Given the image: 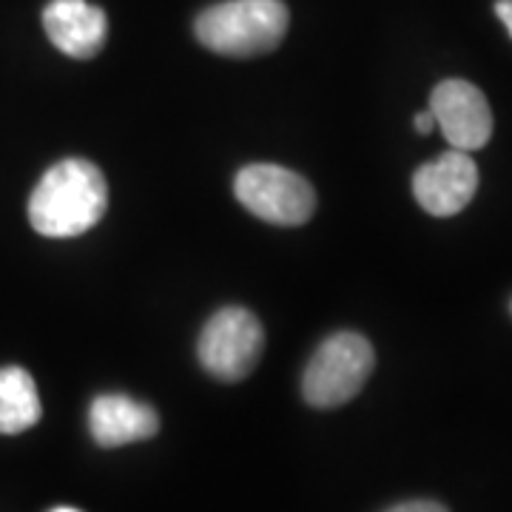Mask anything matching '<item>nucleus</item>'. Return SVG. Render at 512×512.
I'll return each instance as SVG.
<instances>
[{"label":"nucleus","instance_id":"obj_1","mask_svg":"<svg viewBox=\"0 0 512 512\" xmlns=\"http://www.w3.org/2000/svg\"><path fill=\"white\" fill-rule=\"evenodd\" d=\"M109 208V185L103 171L89 160H63L52 165L29 197V222L37 234L69 239L86 234Z\"/></svg>","mask_w":512,"mask_h":512},{"label":"nucleus","instance_id":"obj_2","mask_svg":"<svg viewBox=\"0 0 512 512\" xmlns=\"http://www.w3.org/2000/svg\"><path fill=\"white\" fill-rule=\"evenodd\" d=\"M282 0H225L205 9L194 32L205 49L222 57H256L274 52L288 32Z\"/></svg>","mask_w":512,"mask_h":512},{"label":"nucleus","instance_id":"obj_3","mask_svg":"<svg viewBox=\"0 0 512 512\" xmlns=\"http://www.w3.org/2000/svg\"><path fill=\"white\" fill-rule=\"evenodd\" d=\"M376 367V353L362 333L342 330L325 339L302 373V396L311 407H342L362 393Z\"/></svg>","mask_w":512,"mask_h":512},{"label":"nucleus","instance_id":"obj_4","mask_svg":"<svg viewBox=\"0 0 512 512\" xmlns=\"http://www.w3.org/2000/svg\"><path fill=\"white\" fill-rule=\"evenodd\" d=\"M237 200L259 220L271 225H305L316 211L313 185L285 165H245L234 180Z\"/></svg>","mask_w":512,"mask_h":512},{"label":"nucleus","instance_id":"obj_5","mask_svg":"<svg viewBox=\"0 0 512 512\" xmlns=\"http://www.w3.org/2000/svg\"><path fill=\"white\" fill-rule=\"evenodd\" d=\"M265 348V333L254 313L248 308H222L217 311L200 333L197 356L202 370L220 382H242L259 365Z\"/></svg>","mask_w":512,"mask_h":512},{"label":"nucleus","instance_id":"obj_6","mask_svg":"<svg viewBox=\"0 0 512 512\" xmlns=\"http://www.w3.org/2000/svg\"><path fill=\"white\" fill-rule=\"evenodd\" d=\"M430 111L444 140L458 151L484 148L493 137V111L484 92L467 80H441L430 94Z\"/></svg>","mask_w":512,"mask_h":512},{"label":"nucleus","instance_id":"obj_7","mask_svg":"<svg viewBox=\"0 0 512 512\" xmlns=\"http://www.w3.org/2000/svg\"><path fill=\"white\" fill-rule=\"evenodd\" d=\"M478 191V168L470 151L450 148L413 174V197L430 217H456Z\"/></svg>","mask_w":512,"mask_h":512},{"label":"nucleus","instance_id":"obj_8","mask_svg":"<svg viewBox=\"0 0 512 512\" xmlns=\"http://www.w3.org/2000/svg\"><path fill=\"white\" fill-rule=\"evenodd\" d=\"M43 29L63 55L89 60L103 49L109 20L100 6L86 0H52L43 9Z\"/></svg>","mask_w":512,"mask_h":512},{"label":"nucleus","instance_id":"obj_9","mask_svg":"<svg viewBox=\"0 0 512 512\" xmlns=\"http://www.w3.org/2000/svg\"><path fill=\"white\" fill-rule=\"evenodd\" d=\"M89 430L100 447H126L160 433V416L154 407L134 402L123 393H103L89 407Z\"/></svg>","mask_w":512,"mask_h":512},{"label":"nucleus","instance_id":"obj_10","mask_svg":"<svg viewBox=\"0 0 512 512\" xmlns=\"http://www.w3.org/2000/svg\"><path fill=\"white\" fill-rule=\"evenodd\" d=\"M43 416L35 379L23 367H0V436L32 430Z\"/></svg>","mask_w":512,"mask_h":512},{"label":"nucleus","instance_id":"obj_11","mask_svg":"<svg viewBox=\"0 0 512 512\" xmlns=\"http://www.w3.org/2000/svg\"><path fill=\"white\" fill-rule=\"evenodd\" d=\"M384 512H450L439 501H427V498H416V501H402V504H393Z\"/></svg>","mask_w":512,"mask_h":512},{"label":"nucleus","instance_id":"obj_12","mask_svg":"<svg viewBox=\"0 0 512 512\" xmlns=\"http://www.w3.org/2000/svg\"><path fill=\"white\" fill-rule=\"evenodd\" d=\"M413 126H416V131L419 134H430L433 128H436V117H433V111H419L416 117H413Z\"/></svg>","mask_w":512,"mask_h":512},{"label":"nucleus","instance_id":"obj_13","mask_svg":"<svg viewBox=\"0 0 512 512\" xmlns=\"http://www.w3.org/2000/svg\"><path fill=\"white\" fill-rule=\"evenodd\" d=\"M495 15H498V20L504 23V29H507L512 37V0H498V3H495Z\"/></svg>","mask_w":512,"mask_h":512},{"label":"nucleus","instance_id":"obj_14","mask_svg":"<svg viewBox=\"0 0 512 512\" xmlns=\"http://www.w3.org/2000/svg\"><path fill=\"white\" fill-rule=\"evenodd\" d=\"M49 512H83V510H74V507H55V510Z\"/></svg>","mask_w":512,"mask_h":512},{"label":"nucleus","instance_id":"obj_15","mask_svg":"<svg viewBox=\"0 0 512 512\" xmlns=\"http://www.w3.org/2000/svg\"><path fill=\"white\" fill-rule=\"evenodd\" d=\"M510 311H512V302H510Z\"/></svg>","mask_w":512,"mask_h":512}]
</instances>
